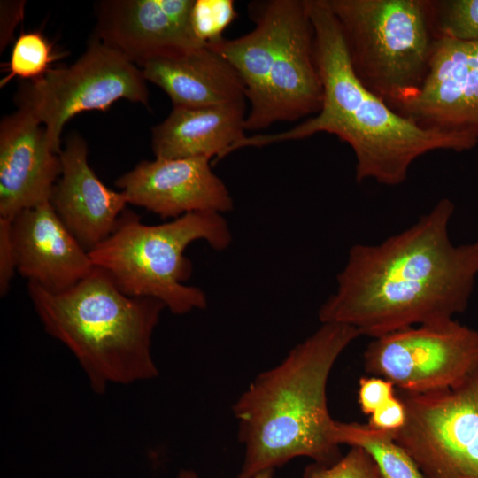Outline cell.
I'll list each match as a JSON object with an SVG mask.
<instances>
[{
  "instance_id": "1",
  "label": "cell",
  "mask_w": 478,
  "mask_h": 478,
  "mask_svg": "<svg viewBox=\"0 0 478 478\" xmlns=\"http://www.w3.org/2000/svg\"><path fill=\"white\" fill-rule=\"evenodd\" d=\"M454 210L443 198L405 231L378 244L351 246L336 290L319 309L320 321L376 338L463 312L478 275V238L451 243Z\"/></svg>"
},
{
  "instance_id": "2",
  "label": "cell",
  "mask_w": 478,
  "mask_h": 478,
  "mask_svg": "<svg viewBox=\"0 0 478 478\" xmlns=\"http://www.w3.org/2000/svg\"><path fill=\"white\" fill-rule=\"evenodd\" d=\"M314 30L315 58L323 100L315 116L287 131L244 136L230 150L300 140L319 133L347 143L356 158V180L403 183L412 164L435 150L462 152L474 140L426 128L391 109L356 75L340 26L327 0H305Z\"/></svg>"
},
{
  "instance_id": "3",
  "label": "cell",
  "mask_w": 478,
  "mask_h": 478,
  "mask_svg": "<svg viewBox=\"0 0 478 478\" xmlns=\"http://www.w3.org/2000/svg\"><path fill=\"white\" fill-rule=\"evenodd\" d=\"M360 333L341 323L321 326L276 366L259 374L233 405L244 459L237 478L283 466L297 457L332 465L342 456L334 437L327 383L342 352Z\"/></svg>"
},
{
  "instance_id": "4",
  "label": "cell",
  "mask_w": 478,
  "mask_h": 478,
  "mask_svg": "<svg viewBox=\"0 0 478 478\" xmlns=\"http://www.w3.org/2000/svg\"><path fill=\"white\" fill-rule=\"evenodd\" d=\"M27 289L45 331L74 355L95 393L158 376L150 347L162 302L127 296L96 266L68 289Z\"/></svg>"
},
{
  "instance_id": "5",
  "label": "cell",
  "mask_w": 478,
  "mask_h": 478,
  "mask_svg": "<svg viewBox=\"0 0 478 478\" xmlns=\"http://www.w3.org/2000/svg\"><path fill=\"white\" fill-rule=\"evenodd\" d=\"M197 240L216 251L230 244L232 235L221 213L195 212L146 225L125 210L112 233L89 255L127 296L157 299L171 312L182 315L207 305L201 289L184 284L192 274L184 251Z\"/></svg>"
},
{
  "instance_id": "6",
  "label": "cell",
  "mask_w": 478,
  "mask_h": 478,
  "mask_svg": "<svg viewBox=\"0 0 478 478\" xmlns=\"http://www.w3.org/2000/svg\"><path fill=\"white\" fill-rule=\"evenodd\" d=\"M352 68L391 109L423 84L432 54L428 1L327 0Z\"/></svg>"
},
{
  "instance_id": "7",
  "label": "cell",
  "mask_w": 478,
  "mask_h": 478,
  "mask_svg": "<svg viewBox=\"0 0 478 478\" xmlns=\"http://www.w3.org/2000/svg\"><path fill=\"white\" fill-rule=\"evenodd\" d=\"M146 82L141 68L96 38L73 64L21 83L15 102L44 127L50 146L59 154L69 120L86 111H105L120 99L148 105Z\"/></svg>"
},
{
  "instance_id": "8",
  "label": "cell",
  "mask_w": 478,
  "mask_h": 478,
  "mask_svg": "<svg viewBox=\"0 0 478 478\" xmlns=\"http://www.w3.org/2000/svg\"><path fill=\"white\" fill-rule=\"evenodd\" d=\"M406 420L391 433L427 478H478V361L456 384L403 393Z\"/></svg>"
},
{
  "instance_id": "9",
  "label": "cell",
  "mask_w": 478,
  "mask_h": 478,
  "mask_svg": "<svg viewBox=\"0 0 478 478\" xmlns=\"http://www.w3.org/2000/svg\"><path fill=\"white\" fill-rule=\"evenodd\" d=\"M477 361L478 331L453 319L373 338L364 352L366 373L391 382L403 393L451 387Z\"/></svg>"
},
{
  "instance_id": "10",
  "label": "cell",
  "mask_w": 478,
  "mask_h": 478,
  "mask_svg": "<svg viewBox=\"0 0 478 478\" xmlns=\"http://www.w3.org/2000/svg\"><path fill=\"white\" fill-rule=\"evenodd\" d=\"M270 4L274 45L266 92L259 109L246 114V131L316 114L323 100L314 30L305 0H270Z\"/></svg>"
},
{
  "instance_id": "11",
  "label": "cell",
  "mask_w": 478,
  "mask_h": 478,
  "mask_svg": "<svg viewBox=\"0 0 478 478\" xmlns=\"http://www.w3.org/2000/svg\"><path fill=\"white\" fill-rule=\"evenodd\" d=\"M195 0H104L96 37L141 67L146 61L204 47L192 25Z\"/></svg>"
},
{
  "instance_id": "12",
  "label": "cell",
  "mask_w": 478,
  "mask_h": 478,
  "mask_svg": "<svg viewBox=\"0 0 478 478\" xmlns=\"http://www.w3.org/2000/svg\"><path fill=\"white\" fill-rule=\"evenodd\" d=\"M409 111L424 127L478 143V42L436 37L426 79Z\"/></svg>"
},
{
  "instance_id": "13",
  "label": "cell",
  "mask_w": 478,
  "mask_h": 478,
  "mask_svg": "<svg viewBox=\"0 0 478 478\" xmlns=\"http://www.w3.org/2000/svg\"><path fill=\"white\" fill-rule=\"evenodd\" d=\"M212 158H156L139 163L121 175L115 185L128 204L141 206L162 219H177L195 212H227L232 197L212 171Z\"/></svg>"
},
{
  "instance_id": "14",
  "label": "cell",
  "mask_w": 478,
  "mask_h": 478,
  "mask_svg": "<svg viewBox=\"0 0 478 478\" xmlns=\"http://www.w3.org/2000/svg\"><path fill=\"white\" fill-rule=\"evenodd\" d=\"M11 235L16 270L47 290L68 289L96 267L50 201L19 212L12 220Z\"/></svg>"
},
{
  "instance_id": "15",
  "label": "cell",
  "mask_w": 478,
  "mask_h": 478,
  "mask_svg": "<svg viewBox=\"0 0 478 478\" xmlns=\"http://www.w3.org/2000/svg\"><path fill=\"white\" fill-rule=\"evenodd\" d=\"M61 173V160L49 144L44 127L18 109L0 123V217L50 201Z\"/></svg>"
},
{
  "instance_id": "16",
  "label": "cell",
  "mask_w": 478,
  "mask_h": 478,
  "mask_svg": "<svg viewBox=\"0 0 478 478\" xmlns=\"http://www.w3.org/2000/svg\"><path fill=\"white\" fill-rule=\"evenodd\" d=\"M61 173L50 202L79 243L89 251L114 230L128 204L123 192L106 187L88 163V146L71 135L59 153Z\"/></svg>"
},
{
  "instance_id": "17",
  "label": "cell",
  "mask_w": 478,
  "mask_h": 478,
  "mask_svg": "<svg viewBox=\"0 0 478 478\" xmlns=\"http://www.w3.org/2000/svg\"><path fill=\"white\" fill-rule=\"evenodd\" d=\"M140 68L147 81L166 92L173 107L200 108L246 100L237 73L207 45L150 59Z\"/></svg>"
},
{
  "instance_id": "18",
  "label": "cell",
  "mask_w": 478,
  "mask_h": 478,
  "mask_svg": "<svg viewBox=\"0 0 478 478\" xmlns=\"http://www.w3.org/2000/svg\"><path fill=\"white\" fill-rule=\"evenodd\" d=\"M246 102L200 108L173 107L152 128L151 147L156 158L193 157L216 158L244 136Z\"/></svg>"
},
{
  "instance_id": "19",
  "label": "cell",
  "mask_w": 478,
  "mask_h": 478,
  "mask_svg": "<svg viewBox=\"0 0 478 478\" xmlns=\"http://www.w3.org/2000/svg\"><path fill=\"white\" fill-rule=\"evenodd\" d=\"M334 436L339 445L363 449L375 463L382 478H427L389 432L367 424L335 421Z\"/></svg>"
},
{
  "instance_id": "20",
  "label": "cell",
  "mask_w": 478,
  "mask_h": 478,
  "mask_svg": "<svg viewBox=\"0 0 478 478\" xmlns=\"http://www.w3.org/2000/svg\"><path fill=\"white\" fill-rule=\"evenodd\" d=\"M56 59L52 46L40 32L22 33L16 39L11 53L8 73L1 80V87L14 77L25 81L42 77Z\"/></svg>"
},
{
  "instance_id": "21",
  "label": "cell",
  "mask_w": 478,
  "mask_h": 478,
  "mask_svg": "<svg viewBox=\"0 0 478 478\" xmlns=\"http://www.w3.org/2000/svg\"><path fill=\"white\" fill-rule=\"evenodd\" d=\"M437 36L478 42V0L428 1Z\"/></svg>"
},
{
  "instance_id": "22",
  "label": "cell",
  "mask_w": 478,
  "mask_h": 478,
  "mask_svg": "<svg viewBox=\"0 0 478 478\" xmlns=\"http://www.w3.org/2000/svg\"><path fill=\"white\" fill-rule=\"evenodd\" d=\"M235 17L232 0H195L191 18L197 36L208 44L222 38Z\"/></svg>"
},
{
  "instance_id": "23",
  "label": "cell",
  "mask_w": 478,
  "mask_h": 478,
  "mask_svg": "<svg viewBox=\"0 0 478 478\" xmlns=\"http://www.w3.org/2000/svg\"><path fill=\"white\" fill-rule=\"evenodd\" d=\"M303 478H382L372 458L361 448L351 450L332 465H308Z\"/></svg>"
},
{
  "instance_id": "24",
  "label": "cell",
  "mask_w": 478,
  "mask_h": 478,
  "mask_svg": "<svg viewBox=\"0 0 478 478\" xmlns=\"http://www.w3.org/2000/svg\"><path fill=\"white\" fill-rule=\"evenodd\" d=\"M395 385L379 376H364L358 381V401L360 410L366 415H370L376 409L392 398Z\"/></svg>"
},
{
  "instance_id": "25",
  "label": "cell",
  "mask_w": 478,
  "mask_h": 478,
  "mask_svg": "<svg viewBox=\"0 0 478 478\" xmlns=\"http://www.w3.org/2000/svg\"><path fill=\"white\" fill-rule=\"evenodd\" d=\"M369 416L367 423L369 427L393 433L405 425L406 412L401 398L395 395Z\"/></svg>"
},
{
  "instance_id": "26",
  "label": "cell",
  "mask_w": 478,
  "mask_h": 478,
  "mask_svg": "<svg viewBox=\"0 0 478 478\" xmlns=\"http://www.w3.org/2000/svg\"><path fill=\"white\" fill-rule=\"evenodd\" d=\"M12 220L0 217V294L5 296L16 270Z\"/></svg>"
},
{
  "instance_id": "27",
  "label": "cell",
  "mask_w": 478,
  "mask_h": 478,
  "mask_svg": "<svg viewBox=\"0 0 478 478\" xmlns=\"http://www.w3.org/2000/svg\"><path fill=\"white\" fill-rule=\"evenodd\" d=\"M25 1H1L0 50H4L12 39L15 27L24 17Z\"/></svg>"
},
{
  "instance_id": "28",
  "label": "cell",
  "mask_w": 478,
  "mask_h": 478,
  "mask_svg": "<svg viewBox=\"0 0 478 478\" xmlns=\"http://www.w3.org/2000/svg\"><path fill=\"white\" fill-rule=\"evenodd\" d=\"M273 475H274V469H268V470H266L258 474L252 478H273ZM176 478H198V476L192 470L181 469Z\"/></svg>"
}]
</instances>
